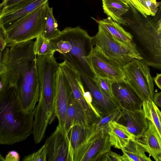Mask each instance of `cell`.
I'll use <instances>...</instances> for the list:
<instances>
[{"label": "cell", "mask_w": 161, "mask_h": 161, "mask_svg": "<svg viewBox=\"0 0 161 161\" xmlns=\"http://www.w3.org/2000/svg\"><path fill=\"white\" fill-rule=\"evenodd\" d=\"M34 39L7 45L0 52V89L14 87L26 111H33L40 94Z\"/></svg>", "instance_id": "obj_1"}, {"label": "cell", "mask_w": 161, "mask_h": 161, "mask_svg": "<svg viewBox=\"0 0 161 161\" xmlns=\"http://www.w3.org/2000/svg\"><path fill=\"white\" fill-rule=\"evenodd\" d=\"M35 114L25 110L15 88L0 89V144L13 145L26 140L32 133Z\"/></svg>", "instance_id": "obj_2"}, {"label": "cell", "mask_w": 161, "mask_h": 161, "mask_svg": "<svg viewBox=\"0 0 161 161\" xmlns=\"http://www.w3.org/2000/svg\"><path fill=\"white\" fill-rule=\"evenodd\" d=\"M56 37L68 41L72 46L70 51L60 54V58L73 68L80 69L92 80L95 75L91 67V57L94 46L92 37L86 30L78 26L65 28Z\"/></svg>", "instance_id": "obj_3"}, {"label": "cell", "mask_w": 161, "mask_h": 161, "mask_svg": "<svg viewBox=\"0 0 161 161\" xmlns=\"http://www.w3.org/2000/svg\"><path fill=\"white\" fill-rule=\"evenodd\" d=\"M49 7L47 1L4 30H2L7 45L34 39L42 34Z\"/></svg>", "instance_id": "obj_4"}, {"label": "cell", "mask_w": 161, "mask_h": 161, "mask_svg": "<svg viewBox=\"0 0 161 161\" xmlns=\"http://www.w3.org/2000/svg\"><path fill=\"white\" fill-rule=\"evenodd\" d=\"M92 42L95 47H100L106 55L123 68L134 59H142L135 43L128 46L121 44L99 24L97 33L92 37Z\"/></svg>", "instance_id": "obj_5"}, {"label": "cell", "mask_w": 161, "mask_h": 161, "mask_svg": "<svg viewBox=\"0 0 161 161\" xmlns=\"http://www.w3.org/2000/svg\"><path fill=\"white\" fill-rule=\"evenodd\" d=\"M125 82L143 102L153 101L154 85L149 66L134 59L123 67Z\"/></svg>", "instance_id": "obj_6"}, {"label": "cell", "mask_w": 161, "mask_h": 161, "mask_svg": "<svg viewBox=\"0 0 161 161\" xmlns=\"http://www.w3.org/2000/svg\"><path fill=\"white\" fill-rule=\"evenodd\" d=\"M36 63L40 89L39 100L48 106L54 107L59 63L54 55L37 56Z\"/></svg>", "instance_id": "obj_7"}, {"label": "cell", "mask_w": 161, "mask_h": 161, "mask_svg": "<svg viewBox=\"0 0 161 161\" xmlns=\"http://www.w3.org/2000/svg\"><path fill=\"white\" fill-rule=\"evenodd\" d=\"M112 146L107 132L87 136L75 153L73 161H102Z\"/></svg>", "instance_id": "obj_8"}, {"label": "cell", "mask_w": 161, "mask_h": 161, "mask_svg": "<svg viewBox=\"0 0 161 161\" xmlns=\"http://www.w3.org/2000/svg\"><path fill=\"white\" fill-rule=\"evenodd\" d=\"M91 64L92 71L97 76L114 82L125 81L123 68L106 55L98 47L93 48Z\"/></svg>", "instance_id": "obj_9"}, {"label": "cell", "mask_w": 161, "mask_h": 161, "mask_svg": "<svg viewBox=\"0 0 161 161\" xmlns=\"http://www.w3.org/2000/svg\"><path fill=\"white\" fill-rule=\"evenodd\" d=\"M47 161H71L68 135L58 125L46 139Z\"/></svg>", "instance_id": "obj_10"}, {"label": "cell", "mask_w": 161, "mask_h": 161, "mask_svg": "<svg viewBox=\"0 0 161 161\" xmlns=\"http://www.w3.org/2000/svg\"><path fill=\"white\" fill-rule=\"evenodd\" d=\"M48 0H23L1 9L0 28L9 27Z\"/></svg>", "instance_id": "obj_11"}, {"label": "cell", "mask_w": 161, "mask_h": 161, "mask_svg": "<svg viewBox=\"0 0 161 161\" xmlns=\"http://www.w3.org/2000/svg\"><path fill=\"white\" fill-rule=\"evenodd\" d=\"M72 92L69 83L59 66L57 74L54 115L58 120V125L64 130L69 98Z\"/></svg>", "instance_id": "obj_12"}, {"label": "cell", "mask_w": 161, "mask_h": 161, "mask_svg": "<svg viewBox=\"0 0 161 161\" xmlns=\"http://www.w3.org/2000/svg\"><path fill=\"white\" fill-rule=\"evenodd\" d=\"M75 69L79 74L85 87L90 92L93 106L101 117L120 108L115 100L102 92L92 80L80 70Z\"/></svg>", "instance_id": "obj_13"}, {"label": "cell", "mask_w": 161, "mask_h": 161, "mask_svg": "<svg viewBox=\"0 0 161 161\" xmlns=\"http://www.w3.org/2000/svg\"><path fill=\"white\" fill-rule=\"evenodd\" d=\"M68 80L74 97L80 105L85 113L90 126L99 118L86 100L77 80V72L66 63L61 65Z\"/></svg>", "instance_id": "obj_14"}, {"label": "cell", "mask_w": 161, "mask_h": 161, "mask_svg": "<svg viewBox=\"0 0 161 161\" xmlns=\"http://www.w3.org/2000/svg\"><path fill=\"white\" fill-rule=\"evenodd\" d=\"M112 90L114 100L122 110L142 109L143 102L125 81L114 82Z\"/></svg>", "instance_id": "obj_15"}, {"label": "cell", "mask_w": 161, "mask_h": 161, "mask_svg": "<svg viewBox=\"0 0 161 161\" xmlns=\"http://www.w3.org/2000/svg\"><path fill=\"white\" fill-rule=\"evenodd\" d=\"M120 118L117 122L126 126L135 138L139 139L148 129V120L142 110H130L123 109Z\"/></svg>", "instance_id": "obj_16"}, {"label": "cell", "mask_w": 161, "mask_h": 161, "mask_svg": "<svg viewBox=\"0 0 161 161\" xmlns=\"http://www.w3.org/2000/svg\"><path fill=\"white\" fill-rule=\"evenodd\" d=\"M75 125L90 127L85 113L75 99L72 92L69 98L64 125L65 132L68 134L72 127Z\"/></svg>", "instance_id": "obj_17"}, {"label": "cell", "mask_w": 161, "mask_h": 161, "mask_svg": "<svg viewBox=\"0 0 161 161\" xmlns=\"http://www.w3.org/2000/svg\"><path fill=\"white\" fill-rule=\"evenodd\" d=\"M138 140L146 146L150 156L156 161H161V138L151 121L148 120L147 130Z\"/></svg>", "instance_id": "obj_18"}, {"label": "cell", "mask_w": 161, "mask_h": 161, "mask_svg": "<svg viewBox=\"0 0 161 161\" xmlns=\"http://www.w3.org/2000/svg\"><path fill=\"white\" fill-rule=\"evenodd\" d=\"M108 133L112 146L121 150L127 145L130 139L135 138L125 126L116 121H111L109 123Z\"/></svg>", "instance_id": "obj_19"}, {"label": "cell", "mask_w": 161, "mask_h": 161, "mask_svg": "<svg viewBox=\"0 0 161 161\" xmlns=\"http://www.w3.org/2000/svg\"><path fill=\"white\" fill-rule=\"evenodd\" d=\"M97 22L121 44L128 46L135 44L133 36L125 31L119 24L114 21L110 17L108 16L106 19L97 20Z\"/></svg>", "instance_id": "obj_20"}, {"label": "cell", "mask_w": 161, "mask_h": 161, "mask_svg": "<svg viewBox=\"0 0 161 161\" xmlns=\"http://www.w3.org/2000/svg\"><path fill=\"white\" fill-rule=\"evenodd\" d=\"M123 161H151L145 153H148L146 146L135 138L130 139L127 145L121 149Z\"/></svg>", "instance_id": "obj_21"}, {"label": "cell", "mask_w": 161, "mask_h": 161, "mask_svg": "<svg viewBox=\"0 0 161 161\" xmlns=\"http://www.w3.org/2000/svg\"><path fill=\"white\" fill-rule=\"evenodd\" d=\"M104 13L114 21L127 25V21L122 16L129 9L130 6L126 0H102Z\"/></svg>", "instance_id": "obj_22"}, {"label": "cell", "mask_w": 161, "mask_h": 161, "mask_svg": "<svg viewBox=\"0 0 161 161\" xmlns=\"http://www.w3.org/2000/svg\"><path fill=\"white\" fill-rule=\"evenodd\" d=\"M122 114V110L120 108H119L99 118L89 128L88 133L92 135H95L103 131L108 132L109 123L111 121L118 122Z\"/></svg>", "instance_id": "obj_23"}, {"label": "cell", "mask_w": 161, "mask_h": 161, "mask_svg": "<svg viewBox=\"0 0 161 161\" xmlns=\"http://www.w3.org/2000/svg\"><path fill=\"white\" fill-rule=\"evenodd\" d=\"M89 128L75 125L70 130L68 135L71 161H73L74 156L78 147L85 140Z\"/></svg>", "instance_id": "obj_24"}, {"label": "cell", "mask_w": 161, "mask_h": 161, "mask_svg": "<svg viewBox=\"0 0 161 161\" xmlns=\"http://www.w3.org/2000/svg\"><path fill=\"white\" fill-rule=\"evenodd\" d=\"M129 5L136 9L145 17L154 16L157 13L160 3L156 0H126Z\"/></svg>", "instance_id": "obj_25"}, {"label": "cell", "mask_w": 161, "mask_h": 161, "mask_svg": "<svg viewBox=\"0 0 161 161\" xmlns=\"http://www.w3.org/2000/svg\"><path fill=\"white\" fill-rule=\"evenodd\" d=\"M34 41V50L37 56L54 55L56 52L55 46L51 41L44 37L42 34L37 37Z\"/></svg>", "instance_id": "obj_26"}, {"label": "cell", "mask_w": 161, "mask_h": 161, "mask_svg": "<svg viewBox=\"0 0 161 161\" xmlns=\"http://www.w3.org/2000/svg\"><path fill=\"white\" fill-rule=\"evenodd\" d=\"M60 31L58 28L57 21L54 16L53 8L49 6L47 10L45 28L42 34L45 38L50 40L58 35Z\"/></svg>", "instance_id": "obj_27"}, {"label": "cell", "mask_w": 161, "mask_h": 161, "mask_svg": "<svg viewBox=\"0 0 161 161\" xmlns=\"http://www.w3.org/2000/svg\"><path fill=\"white\" fill-rule=\"evenodd\" d=\"M158 107L153 101L143 102L142 109L145 117L154 125L161 138V121L157 111Z\"/></svg>", "instance_id": "obj_28"}, {"label": "cell", "mask_w": 161, "mask_h": 161, "mask_svg": "<svg viewBox=\"0 0 161 161\" xmlns=\"http://www.w3.org/2000/svg\"><path fill=\"white\" fill-rule=\"evenodd\" d=\"M92 80L102 92L115 100L112 90V85L114 82L101 78L96 75L94 76Z\"/></svg>", "instance_id": "obj_29"}, {"label": "cell", "mask_w": 161, "mask_h": 161, "mask_svg": "<svg viewBox=\"0 0 161 161\" xmlns=\"http://www.w3.org/2000/svg\"><path fill=\"white\" fill-rule=\"evenodd\" d=\"M47 158V146L44 145L37 151L25 156L23 161H46Z\"/></svg>", "instance_id": "obj_30"}, {"label": "cell", "mask_w": 161, "mask_h": 161, "mask_svg": "<svg viewBox=\"0 0 161 161\" xmlns=\"http://www.w3.org/2000/svg\"><path fill=\"white\" fill-rule=\"evenodd\" d=\"M54 44L56 51L60 54L69 53L72 48L70 43L68 41L55 37L51 40Z\"/></svg>", "instance_id": "obj_31"}, {"label": "cell", "mask_w": 161, "mask_h": 161, "mask_svg": "<svg viewBox=\"0 0 161 161\" xmlns=\"http://www.w3.org/2000/svg\"><path fill=\"white\" fill-rule=\"evenodd\" d=\"M102 161H123L122 156L111 150L106 153L103 156Z\"/></svg>", "instance_id": "obj_32"}, {"label": "cell", "mask_w": 161, "mask_h": 161, "mask_svg": "<svg viewBox=\"0 0 161 161\" xmlns=\"http://www.w3.org/2000/svg\"><path fill=\"white\" fill-rule=\"evenodd\" d=\"M20 155L18 152L12 150L8 152L4 158L5 161H19Z\"/></svg>", "instance_id": "obj_33"}, {"label": "cell", "mask_w": 161, "mask_h": 161, "mask_svg": "<svg viewBox=\"0 0 161 161\" xmlns=\"http://www.w3.org/2000/svg\"><path fill=\"white\" fill-rule=\"evenodd\" d=\"M7 43L5 41L4 33L3 31L0 29V52L3 51L7 46Z\"/></svg>", "instance_id": "obj_34"}, {"label": "cell", "mask_w": 161, "mask_h": 161, "mask_svg": "<svg viewBox=\"0 0 161 161\" xmlns=\"http://www.w3.org/2000/svg\"><path fill=\"white\" fill-rule=\"evenodd\" d=\"M22 0H3L0 5V8L11 5Z\"/></svg>", "instance_id": "obj_35"}, {"label": "cell", "mask_w": 161, "mask_h": 161, "mask_svg": "<svg viewBox=\"0 0 161 161\" xmlns=\"http://www.w3.org/2000/svg\"><path fill=\"white\" fill-rule=\"evenodd\" d=\"M153 102L157 107L161 108V92L154 94Z\"/></svg>", "instance_id": "obj_36"}, {"label": "cell", "mask_w": 161, "mask_h": 161, "mask_svg": "<svg viewBox=\"0 0 161 161\" xmlns=\"http://www.w3.org/2000/svg\"><path fill=\"white\" fill-rule=\"evenodd\" d=\"M154 80L156 85L161 89V74H157L154 78Z\"/></svg>", "instance_id": "obj_37"}, {"label": "cell", "mask_w": 161, "mask_h": 161, "mask_svg": "<svg viewBox=\"0 0 161 161\" xmlns=\"http://www.w3.org/2000/svg\"><path fill=\"white\" fill-rule=\"evenodd\" d=\"M157 111L161 121V111L160 110L158 107L157 108Z\"/></svg>", "instance_id": "obj_38"}, {"label": "cell", "mask_w": 161, "mask_h": 161, "mask_svg": "<svg viewBox=\"0 0 161 161\" xmlns=\"http://www.w3.org/2000/svg\"></svg>", "instance_id": "obj_39"}]
</instances>
